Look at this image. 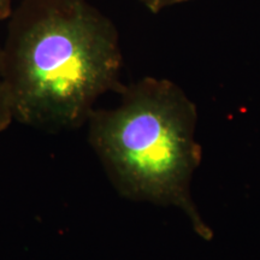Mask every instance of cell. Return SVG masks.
<instances>
[{
	"mask_svg": "<svg viewBox=\"0 0 260 260\" xmlns=\"http://www.w3.org/2000/svg\"><path fill=\"white\" fill-rule=\"evenodd\" d=\"M12 2L14 0H0V21L9 19L11 17L12 11Z\"/></svg>",
	"mask_w": 260,
	"mask_h": 260,
	"instance_id": "5b68a950",
	"label": "cell"
},
{
	"mask_svg": "<svg viewBox=\"0 0 260 260\" xmlns=\"http://www.w3.org/2000/svg\"><path fill=\"white\" fill-rule=\"evenodd\" d=\"M9 19L3 54L14 121L79 129L103 94L124 88L118 31L88 0H22Z\"/></svg>",
	"mask_w": 260,
	"mask_h": 260,
	"instance_id": "6da1fadb",
	"label": "cell"
},
{
	"mask_svg": "<svg viewBox=\"0 0 260 260\" xmlns=\"http://www.w3.org/2000/svg\"><path fill=\"white\" fill-rule=\"evenodd\" d=\"M121 104L90 113L88 140L117 191L135 201L176 206L205 240L212 230L190 198L201 161L194 140L197 109L177 84L145 77L124 86Z\"/></svg>",
	"mask_w": 260,
	"mask_h": 260,
	"instance_id": "7a4b0ae2",
	"label": "cell"
},
{
	"mask_svg": "<svg viewBox=\"0 0 260 260\" xmlns=\"http://www.w3.org/2000/svg\"><path fill=\"white\" fill-rule=\"evenodd\" d=\"M139 2L144 4L151 12L158 14L161 10L177 4H182V3L189 2V0H139Z\"/></svg>",
	"mask_w": 260,
	"mask_h": 260,
	"instance_id": "277c9868",
	"label": "cell"
},
{
	"mask_svg": "<svg viewBox=\"0 0 260 260\" xmlns=\"http://www.w3.org/2000/svg\"><path fill=\"white\" fill-rule=\"evenodd\" d=\"M12 122H14V116H12L11 100L6 83L4 54H3V47H0V132L8 129Z\"/></svg>",
	"mask_w": 260,
	"mask_h": 260,
	"instance_id": "3957f363",
	"label": "cell"
}]
</instances>
